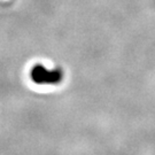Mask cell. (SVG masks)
I'll return each instance as SVG.
<instances>
[{"label":"cell","mask_w":155,"mask_h":155,"mask_svg":"<svg viewBox=\"0 0 155 155\" xmlns=\"http://www.w3.org/2000/svg\"><path fill=\"white\" fill-rule=\"evenodd\" d=\"M31 79L37 84H56L62 81L60 70L47 71L44 67L37 66L31 70Z\"/></svg>","instance_id":"obj_1"}]
</instances>
